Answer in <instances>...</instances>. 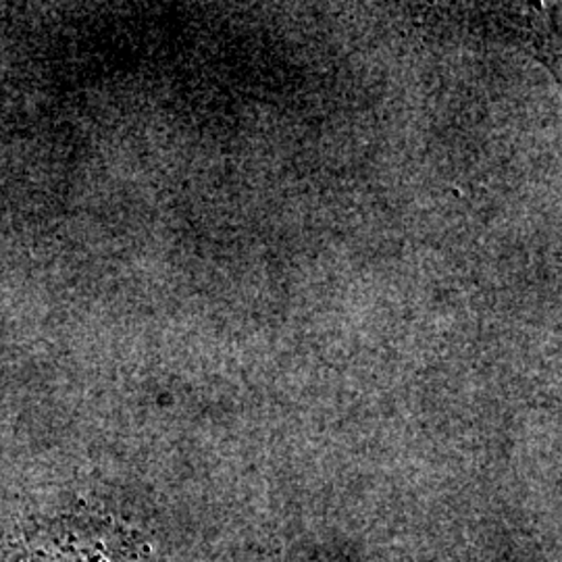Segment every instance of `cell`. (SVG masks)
Segmentation results:
<instances>
[]
</instances>
